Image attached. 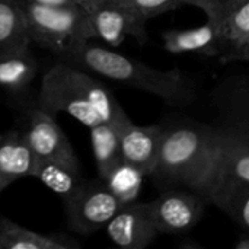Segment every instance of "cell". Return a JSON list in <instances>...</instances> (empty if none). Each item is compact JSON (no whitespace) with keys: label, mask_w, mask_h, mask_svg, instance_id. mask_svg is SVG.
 I'll return each instance as SVG.
<instances>
[{"label":"cell","mask_w":249,"mask_h":249,"mask_svg":"<svg viewBox=\"0 0 249 249\" xmlns=\"http://www.w3.org/2000/svg\"><path fill=\"white\" fill-rule=\"evenodd\" d=\"M29 1L48 7H79V3L76 0H29Z\"/></svg>","instance_id":"25"},{"label":"cell","mask_w":249,"mask_h":249,"mask_svg":"<svg viewBox=\"0 0 249 249\" xmlns=\"http://www.w3.org/2000/svg\"><path fill=\"white\" fill-rule=\"evenodd\" d=\"M80 245L64 235H41L16 222L0 219V249H79Z\"/></svg>","instance_id":"13"},{"label":"cell","mask_w":249,"mask_h":249,"mask_svg":"<svg viewBox=\"0 0 249 249\" xmlns=\"http://www.w3.org/2000/svg\"><path fill=\"white\" fill-rule=\"evenodd\" d=\"M109 239L123 249H144L159 235L149 203H128L105 228Z\"/></svg>","instance_id":"9"},{"label":"cell","mask_w":249,"mask_h":249,"mask_svg":"<svg viewBox=\"0 0 249 249\" xmlns=\"http://www.w3.org/2000/svg\"><path fill=\"white\" fill-rule=\"evenodd\" d=\"M206 198L193 190L166 191L150 201V212L159 233H182L203 217Z\"/></svg>","instance_id":"6"},{"label":"cell","mask_w":249,"mask_h":249,"mask_svg":"<svg viewBox=\"0 0 249 249\" xmlns=\"http://www.w3.org/2000/svg\"><path fill=\"white\" fill-rule=\"evenodd\" d=\"M165 50L172 54H204L217 55L226 51V44L220 32V22L207 19L201 26L191 29H174L163 35Z\"/></svg>","instance_id":"11"},{"label":"cell","mask_w":249,"mask_h":249,"mask_svg":"<svg viewBox=\"0 0 249 249\" xmlns=\"http://www.w3.org/2000/svg\"><path fill=\"white\" fill-rule=\"evenodd\" d=\"M76 1L79 3V6H80L82 9L88 10L89 7H92L95 3H98V1H101V0H76Z\"/></svg>","instance_id":"26"},{"label":"cell","mask_w":249,"mask_h":249,"mask_svg":"<svg viewBox=\"0 0 249 249\" xmlns=\"http://www.w3.org/2000/svg\"><path fill=\"white\" fill-rule=\"evenodd\" d=\"M36 156L25 137L18 133L3 136L0 142V193L23 177H32Z\"/></svg>","instance_id":"12"},{"label":"cell","mask_w":249,"mask_h":249,"mask_svg":"<svg viewBox=\"0 0 249 249\" xmlns=\"http://www.w3.org/2000/svg\"><path fill=\"white\" fill-rule=\"evenodd\" d=\"M223 61H245L249 63V41L238 47H232L222 55Z\"/></svg>","instance_id":"24"},{"label":"cell","mask_w":249,"mask_h":249,"mask_svg":"<svg viewBox=\"0 0 249 249\" xmlns=\"http://www.w3.org/2000/svg\"><path fill=\"white\" fill-rule=\"evenodd\" d=\"M67 63L82 66L112 82L150 93L171 105H185L194 101L196 86L179 69L160 70L117 51L89 45L73 47L60 54Z\"/></svg>","instance_id":"3"},{"label":"cell","mask_w":249,"mask_h":249,"mask_svg":"<svg viewBox=\"0 0 249 249\" xmlns=\"http://www.w3.org/2000/svg\"><path fill=\"white\" fill-rule=\"evenodd\" d=\"M125 206L102 181L83 182L77 193L66 201L69 226L77 233H92L107 228L112 217Z\"/></svg>","instance_id":"5"},{"label":"cell","mask_w":249,"mask_h":249,"mask_svg":"<svg viewBox=\"0 0 249 249\" xmlns=\"http://www.w3.org/2000/svg\"><path fill=\"white\" fill-rule=\"evenodd\" d=\"M32 177H35L45 187L58 194L64 200V203L69 201L83 184L79 175V169L45 159H36Z\"/></svg>","instance_id":"19"},{"label":"cell","mask_w":249,"mask_h":249,"mask_svg":"<svg viewBox=\"0 0 249 249\" xmlns=\"http://www.w3.org/2000/svg\"><path fill=\"white\" fill-rule=\"evenodd\" d=\"M206 200L249 232V185L217 178L209 188Z\"/></svg>","instance_id":"14"},{"label":"cell","mask_w":249,"mask_h":249,"mask_svg":"<svg viewBox=\"0 0 249 249\" xmlns=\"http://www.w3.org/2000/svg\"><path fill=\"white\" fill-rule=\"evenodd\" d=\"M233 1H241V0H229L228 3H233ZM228 3H226V4H228Z\"/></svg>","instance_id":"27"},{"label":"cell","mask_w":249,"mask_h":249,"mask_svg":"<svg viewBox=\"0 0 249 249\" xmlns=\"http://www.w3.org/2000/svg\"><path fill=\"white\" fill-rule=\"evenodd\" d=\"M117 1L136 12L144 20H149L165 12L182 6L179 0H117Z\"/></svg>","instance_id":"22"},{"label":"cell","mask_w":249,"mask_h":249,"mask_svg":"<svg viewBox=\"0 0 249 249\" xmlns=\"http://www.w3.org/2000/svg\"><path fill=\"white\" fill-rule=\"evenodd\" d=\"M38 104L51 114L66 112L89 128L101 123L123 125L130 121L104 83L67 61L55 63L47 70Z\"/></svg>","instance_id":"1"},{"label":"cell","mask_w":249,"mask_h":249,"mask_svg":"<svg viewBox=\"0 0 249 249\" xmlns=\"http://www.w3.org/2000/svg\"><path fill=\"white\" fill-rule=\"evenodd\" d=\"M179 1L182 4L196 6V7L201 9L206 13L207 19L220 22L228 0H179Z\"/></svg>","instance_id":"23"},{"label":"cell","mask_w":249,"mask_h":249,"mask_svg":"<svg viewBox=\"0 0 249 249\" xmlns=\"http://www.w3.org/2000/svg\"><path fill=\"white\" fill-rule=\"evenodd\" d=\"M228 1H229V0H228ZM228 1H226V3H228Z\"/></svg>","instance_id":"29"},{"label":"cell","mask_w":249,"mask_h":249,"mask_svg":"<svg viewBox=\"0 0 249 249\" xmlns=\"http://www.w3.org/2000/svg\"><path fill=\"white\" fill-rule=\"evenodd\" d=\"M23 137L36 159L54 160L79 169V162L73 146L61 127L57 124L54 114L42 108L34 109Z\"/></svg>","instance_id":"8"},{"label":"cell","mask_w":249,"mask_h":249,"mask_svg":"<svg viewBox=\"0 0 249 249\" xmlns=\"http://www.w3.org/2000/svg\"><path fill=\"white\" fill-rule=\"evenodd\" d=\"M31 41L63 54L95 38L90 18L79 7H48L23 0Z\"/></svg>","instance_id":"4"},{"label":"cell","mask_w":249,"mask_h":249,"mask_svg":"<svg viewBox=\"0 0 249 249\" xmlns=\"http://www.w3.org/2000/svg\"><path fill=\"white\" fill-rule=\"evenodd\" d=\"M29 41L23 0H0V51L28 48Z\"/></svg>","instance_id":"17"},{"label":"cell","mask_w":249,"mask_h":249,"mask_svg":"<svg viewBox=\"0 0 249 249\" xmlns=\"http://www.w3.org/2000/svg\"><path fill=\"white\" fill-rule=\"evenodd\" d=\"M217 178L249 185L248 137L236 133L225 131V140H223L214 179Z\"/></svg>","instance_id":"15"},{"label":"cell","mask_w":249,"mask_h":249,"mask_svg":"<svg viewBox=\"0 0 249 249\" xmlns=\"http://www.w3.org/2000/svg\"><path fill=\"white\" fill-rule=\"evenodd\" d=\"M225 131L206 125H178L163 131L152 175L206 194L214 181Z\"/></svg>","instance_id":"2"},{"label":"cell","mask_w":249,"mask_h":249,"mask_svg":"<svg viewBox=\"0 0 249 249\" xmlns=\"http://www.w3.org/2000/svg\"><path fill=\"white\" fill-rule=\"evenodd\" d=\"M220 32L226 50L249 41V0L228 3L220 19Z\"/></svg>","instance_id":"20"},{"label":"cell","mask_w":249,"mask_h":249,"mask_svg":"<svg viewBox=\"0 0 249 249\" xmlns=\"http://www.w3.org/2000/svg\"><path fill=\"white\" fill-rule=\"evenodd\" d=\"M143 178L144 174H142L134 166L123 162L104 182L124 204H128L136 201Z\"/></svg>","instance_id":"21"},{"label":"cell","mask_w":249,"mask_h":249,"mask_svg":"<svg viewBox=\"0 0 249 249\" xmlns=\"http://www.w3.org/2000/svg\"><path fill=\"white\" fill-rule=\"evenodd\" d=\"M86 12L90 18L95 38L112 47H118L128 35L140 42L147 39V20L117 0H101Z\"/></svg>","instance_id":"7"},{"label":"cell","mask_w":249,"mask_h":249,"mask_svg":"<svg viewBox=\"0 0 249 249\" xmlns=\"http://www.w3.org/2000/svg\"><path fill=\"white\" fill-rule=\"evenodd\" d=\"M163 131L162 125H136L131 120L123 124L120 136L124 162L139 169L144 177L152 175L158 163Z\"/></svg>","instance_id":"10"},{"label":"cell","mask_w":249,"mask_h":249,"mask_svg":"<svg viewBox=\"0 0 249 249\" xmlns=\"http://www.w3.org/2000/svg\"><path fill=\"white\" fill-rule=\"evenodd\" d=\"M36 73V61L28 48L0 51V86L9 90L23 89Z\"/></svg>","instance_id":"18"},{"label":"cell","mask_w":249,"mask_h":249,"mask_svg":"<svg viewBox=\"0 0 249 249\" xmlns=\"http://www.w3.org/2000/svg\"><path fill=\"white\" fill-rule=\"evenodd\" d=\"M1 139H3V136H1V134H0V142H1Z\"/></svg>","instance_id":"28"},{"label":"cell","mask_w":249,"mask_h":249,"mask_svg":"<svg viewBox=\"0 0 249 249\" xmlns=\"http://www.w3.org/2000/svg\"><path fill=\"white\" fill-rule=\"evenodd\" d=\"M120 127L121 125L111 123H101L90 128V140L101 181H107V178L124 162Z\"/></svg>","instance_id":"16"}]
</instances>
